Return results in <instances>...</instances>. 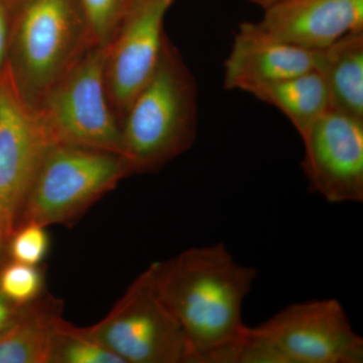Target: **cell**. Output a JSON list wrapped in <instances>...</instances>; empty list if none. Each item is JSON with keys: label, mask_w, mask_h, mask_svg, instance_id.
Instances as JSON below:
<instances>
[{"label": "cell", "mask_w": 363, "mask_h": 363, "mask_svg": "<svg viewBox=\"0 0 363 363\" xmlns=\"http://www.w3.org/2000/svg\"><path fill=\"white\" fill-rule=\"evenodd\" d=\"M44 289V276L38 266L13 260L0 272V293L14 305L23 307L39 298Z\"/></svg>", "instance_id": "cell-18"}, {"label": "cell", "mask_w": 363, "mask_h": 363, "mask_svg": "<svg viewBox=\"0 0 363 363\" xmlns=\"http://www.w3.org/2000/svg\"><path fill=\"white\" fill-rule=\"evenodd\" d=\"M257 328L285 363L363 362V339L335 298L288 306Z\"/></svg>", "instance_id": "cell-7"}, {"label": "cell", "mask_w": 363, "mask_h": 363, "mask_svg": "<svg viewBox=\"0 0 363 363\" xmlns=\"http://www.w3.org/2000/svg\"><path fill=\"white\" fill-rule=\"evenodd\" d=\"M14 229H16V227H14L13 222L7 216L6 212L0 208V257H1L4 247L9 242Z\"/></svg>", "instance_id": "cell-22"}, {"label": "cell", "mask_w": 363, "mask_h": 363, "mask_svg": "<svg viewBox=\"0 0 363 363\" xmlns=\"http://www.w3.org/2000/svg\"><path fill=\"white\" fill-rule=\"evenodd\" d=\"M62 308L59 298L44 293L23 306L0 334V363H51Z\"/></svg>", "instance_id": "cell-13"}, {"label": "cell", "mask_w": 363, "mask_h": 363, "mask_svg": "<svg viewBox=\"0 0 363 363\" xmlns=\"http://www.w3.org/2000/svg\"><path fill=\"white\" fill-rule=\"evenodd\" d=\"M197 133V82L166 37L156 71L121 121L124 157L133 174L156 173L190 150Z\"/></svg>", "instance_id": "cell-2"}, {"label": "cell", "mask_w": 363, "mask_h": 363, "mask_svg": "<svg viewBox=\"0 0 363 363\" xmlns=\"http://www.w3.org/2000/svg\"><path fill=\"white\" fill-rule=\"evenodd\" d=\"M274 39L316 52L363 30V0H288L255 23Z\"/></svg>", "instance_id": "cell-11"}, {"label": "cell", "mask_w": 363, "mask_h": 363, "mask_svg": "<svg viewBox=\"0 0 363 363\" xmlns=\"http://www.w3.org/2000/svg\"><path fill=\"white\" fill-rule=\"evenodd\" d=\"M250 4H255L262 9V11L272 9V7L278 6V4H283V2L288 1V0H247Z\"/></svg>", "instance_id": "cell-23"}, {"label": "cell", "mask_w": 363, "mask_h": 363, "mask_svg": "<svg viewBox=\"0 0 363 363\" xmlns=\"http://www.w3.org/2000/svg\"><path fill=\"white\" fill-rule=\"evenodd\" d=\"M50 238L45 227L26 223L16 227L9 242V252L13 260L38 266L47 257Z\"/></svg>", "instance_id": "cell-19"}, {"label": "cell", "mask_w": 363, "mask_h": 363, "mask_svg": "<svg viewBox=\"0 0 363 363\" xmlns=\"http://www.w3.org/2000/svg\"><path fill=\"white\" fill-rule=\"evenodd\" d=\"M316 61L317 52L274 39L255 23H243L224 62L223 87L250 93L257 86L312 70Z\"/></svg>", "instance_id": "cell-12"}, {"label": "cell", "mask_w": 363, "mask_h": 363, "mask_svg": "<svg viewBox=\"0 0 363 363\" xmlns=\"http://www.w3.org/2000/svg\"><path fill=\"white\" fill-rule=\"evenodd\" d=\"M310 190L330 203L363 201V121L329 109L302 136Z\"/></svg>", "instance_id": "cell-9"}, {"label": "cell", "mask_w": 363, "mask_h": 363, "mask_svg": "<svg viewBox=\"0 0 363 363\" xmlns=\"http://www.w3.org/2000/svg\"><path fill=\"white\" fill-rule=\"evenodd\" d=\"M133 174L130 162L119 155L55 143L43 160L16 228L26 223L70 226Z\"/></svg>", "instance_id": "cell-4"}, {"label": "cell", "mask_w": 363, "mask_h": 363, "mask_svg": "<svg viewBox=\"0 0 363 363\" xmlns=\"http://www.w3.org/2000/svg\"><path fill=\"white\" fill-rule=\"evenodd\" d=\"M55 143L124 157L123 135L105 82V47L90 45L35 107Z\"/></svg>", "instance_id": "cell-5"}, {"label": "cell", "mask_w": 363, "mask_h": 363, "mask_svg": "<svg viewBox=\"0 0 363 363\" xmlns=\"http://www.w3.org/2000/svg\"><path fill=\"white\" fill-rule=\"evenodd\" d=\"M21 308L20 306L14 305L0 293V334L13 324Z\"/></svg>", "instance_id": "cell-21"}, {"label": "cell", "mask_w": 363, "mask_h": 363, "mask_svg": "<svg viewBox=\"0 0 363 363\" xmlns=\"http://www.w3.org/2000/svg\"><path fill=\"white\" fill-rule=\"evenodd\" d=\"M150 267L160 297L187 336L195 363H231L248 330L242 305L257 269L238 264L223 243L189 248Z\"/></svg>", "instance_id": "cell-1"}, {"label": "cell", "mask_w": 363, "mask_h": 363, "mask_svg": "<svg viewBox=\"0 0 363 363\" xmlns=\"http://www.w3.org/2000/svg\"><path fill=\"white\" fill-rule=\"evenodd\" d=\"M13 18L14 67L9 75L35 108L93 45L79 0H18Z\"/></svg>", "instance_id": "cell-3"}, {"label": "cell", "mask_w": 363, "mask_h": 363, "mask_svg": "<svg viewBox=\"0 0 363 363\" xmlns=\"http://www.w3.org/2000/svg\"><path fill=\"white\" fill-rule=\"evenodd\" d=\"M87 331L124 363H195L187 336L160 297L150 267Z\"/></svg>", "instance_id": "cell-6"}, {"label": "cell", "mask_w": 363, "mask_h": 363, "mask_svg": "<svg viewBox=\"0 0 363 363\" xmlns=\"http://www.w3.org/2000/svg\"><path fill=\"white\" fill-rule=\"evenodd\" d=\"M317 52L332 111L363 121V30L350 33Z\"/></svg>", "instance_id": "cell-14"}, {"label": "cell", "mask_w": 363, "mask_h": 363, "mask_svg": "<svg viewBox=\"0 0 363 363\" xmlns=\"http://www.w3.org/2000/svg\"><path fill=\"white\" fill-rule=\"evenodd\" d=\"M250 93L283 112L301 138L331 109L328 88L316 68L257 86Z\"/></svg>", "instance_id": "cell-15"}, {"label": "cell", "mask_w": 363, "mask_h": 363, "mask_svg": "<svg viewBox=\"0 0 363 363\" xmlns=\"http://www.w3.org/2000/svg\"><path fill=\"white\" fill-rule=\"evenodd\" d=\"M51 363H124L85 328H79L63 317L57 325Z\"/></svg>", "instance_id": "cell-16"}, {"label": "cell", "mask_w": 363, "mask_h": 363, "mask_svg": "<svg viewBox=\"0 0 363 363\" xmlns=\"http://www.w3.org/2000/svg\"><path fill=\"white\" fill-rule=\"evenodd\" d=\"M18 0H0V71L4 67L9 44V16Z\"/></svg>", "instance_id": "cell-20"}, {"label": "cell", "mask_w": 363, "mask_h": 363, "mask_svg": "<svg viewBox=\"0 0 363 363\" xmlns=\"http://www.w3.org/2000/svg\"><path fill=\"white\" fill-rule=\"evenodd\" d=\"M91 45L106 47L136 0H79Z\"/></svg>", "instance_id": "cell-17"}, {"label": "cell", "mask_w": 363, "mask_h": 363, "mask_svg": "<svg viewBox=\"0 0 363 363\" xmlns=\"http://www.w3.org/2000/svg\"><path fill=\"white\" fill-rule=\"evenodd\" d=\"M52 145L39 113L21 96L11 75L0 78V208L14 227Z\"/></svg>", "instance_id": "cell-10"}, {"label": "cell", "mask_w": 363, "mask_h": 363, "mask_svg": "<svg viewBox=\"0 0 363 363\" xmlns=\"http://www.w3.org/2000/svg\"><path fill=\"white\" fill-rule=\"evenodd\" d=\"M174 2L136 0L105 47L107 94L121 126L136 95L156 71L167 37L164 18Z\"/></svg>", "instance_id": "cell-8"}]
</instances>
